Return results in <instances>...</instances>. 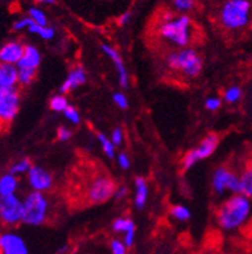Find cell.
Masks as SVG:
<instances>
[{
  "instance_id": "obj_5",
  "label": "cell",
  "mask_w": 252,
  "mask_h": 254,
  "mask_svg": "<svg viewBox=\"0 0 252 254\" xmlns=\"http://www.w3.org/2000/svg\"><path fill=\"white\" fill-rule=\"evenodd\" d=\"M50 209L48 196L43 192L30 191L23 197L22 223L27 226H42L47 222Z\"/></svg>"
},
{
  "instance_id": "obj_15",
  "label": "cell",
  "mask_w": 252,
  "mask_h": 254,
  "mask_svg": "<svg viewBox=\"0 0 252 254\" xmlns=\"http://www.w3.org/2000/svg\"><path fill=\"white\" fill-rule=\"evenodd\" d=\"M42 64V53L36 48L35 45L26 44L25 53H23L21 61L17 64V68L19 71H30L35 72L38 71L39 66Z\"/></svg>"
},
{
  "instance_id": "obj_7",
  "label": "cell",
  "mask_w": 252,
  "mask_h": 254,
  "mask_svg": "<svg viewBox=\"0 0 252 254\" xmlns=\"http://www.w3.org/2000/svg\"><path fill=\"white\" fill-rule=\"evenodd\" d=\"M116 187L115 181L108 176H97L86 189V201L93 205L107 203L115 195Z\"/></svg>"
},
{
  "instance_id": "obj_39",
  "label": "cell",
  "mask_w": 252,
  "mask_h": 254,
  "mask_svg": "<svg viewBox=\"0 0 252 254\" xmlns=\"http://www.w3.org/2000/svg\"><path fill=\"white\" fill-rule=\"evenodd\" d=\"M131 17H133V13L131 12H124L121 16L117 18V23L120 26H126L131 21Z\"/></svg>"
},
{
  "instance_id": "obj_31",
  "label": "cell",
  "mask_w": 252,
  "mask_h": 254,
  "mask_svg": "<svg viewBox=\"0 0 252 254\" xmlns=\"http://www.w3.org/2000/svg\"><path fill=\"white\" fill-rule=\"evenodd\" d=\"M128 247L125 245L124 240L120 239H112L109 243V251L111 254H128Z\"/></svg>"
},
{
  "instance_id": "obj_41",
  "label": "cell",
  "mask_w": 252,
  "mask_h": 254,
  "mask_svg": "<svg viewBox=\"0 0 252 254\" xmlns=\"http://www.w3.org/2000/svg\"><path fill=\"white\" fill-rule=\"evenodd\" d=\"M34 1L39 4H47V5H51L55 3V0H34Z\"/></svg>"
},
{
  "instance_id": "obj_10",
  "label": "cell",
  "mask_w": 252,
  "mask_h": 254,
  "mask_svg": "<svg viewBox=\"0 0 252 254\" xmlns=\"http://www.w3.org/2000/svg\"><path fill=\"white\" fill-rule=\"evenodd\" d=\"M21 107V92L18 88L0 89V122L5 127L14 122Z\"/></svg>"
},
{
  "instance_id": "obj_44",
  "label": "cell",
  "mask_w": 252,
  "mask_h": 254,
  "mask_svg": "<svg viewBox=\"0 0 252 254\" xmlns=\"http://www.w3.org/2000/svg\"><path fill=\"white\" fill-rule=\"evenodd\" d=\"M0 254H1V253H0Z\"/></svg>"
},
{
  "instance_id": "obj_18",
  "label": "cell",
  "mask_w": 252,
  "mask_h": 254,
  "mask_svg": "<svg viewBox=\"0 0 252 254\" xmlns=\"http://www.w3.org/2000/svg\"><path fill=\"white\" fill-rule=\"evenodd\" d=\"M148 195H150V187H148L147 181L143 177H137L134 182V205L137 209H144V206L148 201Z\"/></svg>"
},
{
  "instance_id": "obj_6",
  "label": "cell",
  "mask_w": 252,
  "mask_h": 254,
  "mask_svg": "<svg viewBox=\"0 0 252 254\" xmlns=\"http://www.w3.org/2000/svg\"><path fill=\"white\" fill-rule=\"evenodd\" d=\"M220 143V137L215 133H210L202 139L195 148L189 150L182 159V167L184 171H189L197 163L210 158L216 151L217 146Z\"/></svg>"
},
{
  "instance_id": "obj_2",
  "label": "cell",
  "mask_w": 252,
  "mask_h": 254,
  "mask_svg": "<svg viewBox=\"0 0 252 254\" xmlns=\"http://www.w3.org/2000/svg\"><path fill=\"white\" fill-rule=\"evenodd\" d=\"M252 216V201L242 193H233L224 200L216 210V223L223 231H237Z\"/></svg>"
},
{
  "instance_id": "obj_1",
  "label": "cell",
  "mask_w": 252,
  "mask_h": 254,
  "mask_svg": "<svg viewBox=\"0 0 252 254\" xmlns=\"http://www.w3.org/2000/svg\"><path fill=\"white\" fill-rule=\"evenodd\" d=\"M157 36L175 49L188 48L195 36V23L188 14L163 12L157 23Z\"/></svg>"
},
{
  "instance_id": "obj_36",
  "label": "cell",
  "mask_w": 252,
  "mask_h": 254,
  "mask_svg": "<svg viewBox=\"0 0 252 254\" xmlns=\"http://www.w3.org/2000/svg\"><path fill=\"white\" fill-rule=\"evenodd\" d=\"M72 137V130L67 127H63L61 126L59 128L57 129V139L61 142H66L68 139H71Z\"/></svg>"
},
{
  "instance_id": "obj_43",
  "label": "cell",
  "mask_w": 252,
  "mask_h": 254,
  "mask_svg": "<svg viewBox=\"0 0 252 254\" xmlns=\"http://www.w3.org/2000/svg\"><path fill=\"white\" fill-rule=\"evenodd\" d=\"M223 1H228V0H223Z\"/></svg>"
},
{
  "instance_id": "obj_8",
  "label": "cell",
  "mask_w": 252,
  "mask_h": 254,
  "mask_svg": "<svg viewBox=\"0 0 252 254\" xmlns=\"http://www.w3.org/2000/svg\"><path fill=\"white\" fill-rule=\"evenodd\" d=\"M23 199L18 195L0 196V225L4 227H16L22 223Z\"/></svg>"
},
{
  "instance_id": "obj_34",
  "label": "cell",
  "mask_w": 252,
  "mask_h": 254,
  "mask_svg": "<svg viewBox=\"0 0 252 254\" xmlns=\"http://www.w3.org/2000/svg\"><path fill=\"white\" fill-rule=\"evenodd\" d=\"M109 138H111L112 143L116 146V147H120V146L124 143V138H125V134H124V130H122L120 127H116L111 132V135H109Z\"/></svg>"
},
{
  "instance_id": "obj_14",
  "label": "cell",
  "mask_w": 252,
  "mask_h": 254,
  "mask_svg": "<svg viewBox=\"0 0 252 254\" xmlns=\"http://www.w3.org/2000/svg\"><path fill=\"white\" fill-rule=\"evenodd\" d=\"M25 47L26 44H23L19 40L5 42L4 44L0 45V62L17 66V64L21 61V58L25 53Z\"/></svg>"
},
{
  "instance_id": "obj_21",
  "label": "cell",
  "mask_w": 252,
  "mask_h": 254,
  "mask_svg": "<svg viewBox=\"0 0 252 254\" xmlns=\"http://www.w3.org/2000/svg\"><path fill=\"white\" fill-rule=\"evenodd\" d=\"M112 230L116 234H128L130 231H135V223L134 221L129 217H117V218L112 222Z\"/></svg>"
},
{
  "instance_id": "obj_33",
  "label": "cell",
  "mask_w": 252,
  "mask_h": 254,
  "mask_svg": "<svg viewBox=\"0 0 252 254\" xmlns=\"http://www.w3.org/2000/svg\"><path fill=\"white\" fill-rule=\"evenodd\" d=\"M32 25H34V21L29 16L21 17L17 21H14V23H13V30L14 31H25V30L29 31V29Z\"/></svg>"
},
{
  "instance_id": "obj_3",
  "label": "cell",
  "mask_w": 252,
  "mask_h": 254,
  "mask_svg": "<svg viewBox=\"0 0 252 254\" xmlns=\"http://www.w3.org/2000/svg\"><path fill=\"white\" fill-rule=\"evenodd\" d=\"M217 21L225 31L246 30L252 23V0L223 1L217 10Z\"/></svg>"
},
{
  "instance_id": "obj_38",
  "label": "cell",
  "mask_w": 252,
  "mask_h": 254,
  "mask_svg": "<svg viewBox=\"0 0 252 254\" xmlns=\"http://www.w3.org/2000/svg\"><path fill=\"white\" fill-rule=\"evenodd\" d=\"M117 164L124 171L130 168V158H129V155L126 152H120L117 155Z\"/></svg>"
},
{
  "instance_id": "obj_22",
  "label": "cell",
  "mask_w": 252,
  "mask_h": 254,
  "mask_svg": "<svg viewBox=\"0 0 252 254\" xmlns=\"http://www.w3.org/2000/svg\"><path fill=\"white\" fill-rule=\"evenodd\" d=\"M243 97V89L240 87V85H230L227 89L224 90L223 93V101L227 102L228 105H237L242 100Z\"/></svg>"
},
{
  "instance_id": "obj_30",
  "label": "cell",
  "mask_w": 252,
  "mask_h": 254,
  "mask_svg": "<svg viewBox=\"0 0 252 254\" xmlns=\"http://www.w3.org/2000/svg\"><path fill=\"white\" fill-rule=\"evenodd\" d=\"M63 116L67 119V122H70L71 124H74V126H79L81 122V116L80 113H79V110L75 106H72V105H70V106L66 109V111L63 113Z\"/></svg>"
},
{
  "instance_id": "obj_20",
  "label": "cell",
  "mask_w": 252,
  "mask_h": 254,
  "mask_svg": "<svg viewBox=\"0 0 252 254\" xmlns=\"http://www.w3.org/2000/svg\"><path fill=\"white\" fill-rule=\"evenodd\" d=\"M240 193L252 200V163L240 173Z\"/></svg>"
},
{
  "instance_id": "obj_17",
  "label": "cell",
  "mask_w": 252,
  "mask_h": 254,
  "mask_svg": "<svg viewBox=\"0 0 252 254\" xmlns=\"http://www.w3.org/2000/svg\"><path fill=\"white\" fill-rule=\"evenodd\" d=\"M18 85V68L14 64L0 62V89L16 88Z\"/></svg>"
},
{
  "instance_id": "obj_25",
  "label": "cell",
  "mask_w": 252,
  "mask_h": 254,
  "mask_svg": "<svg viewBox=\"0 0 252 254\" xmlns=\"http://www.w3.org/2000/svg\"><path fill=\"white\" fill-rule=\"evenodd\" d=\"M68 106H70V103H68L67 97L61 93L54 94V96L50 98V101H49V107H50L51 111H54V113L63 114Z\"/></svg>"
},
{
  "instance_id": "obj_9",
  "label": "cell",
  "mask_w": 252,
  "mask_h": 254,
  "mask_svg": "<svg viewBox=\"0 0 252 254\" xmlns=\"http://www.w3.org/2000/svg\"><path fill=\"white\" fill-rule=\"evenodd\" d=\"M211 186L216 195H224L227 192L232 195L240 193V173L225 165H220L212 173Z\"/></svg>"
},
{
  "instance_id": "obj_26",
  "label": "cell",
  "mask_w": 252,
  "mask_h": 254,
  "mask_svg": "<svg viewBox=\"0 0 252 254\" xmlns=\"http://www.w3.org/2000/svg\"><path fill=\"white\" fill-rule=\"evenodd\" d=\"M97 138H98L99 143H101V147H102L103 152L107 158L113 159L116 156V146L112 143L111 138L107 137L103 133H97Z\"/></svg>"
},
{
  "instance_id": "obj_42",
  "label": "cell",
  "mask_w": 252,
  "mask_h": 254,
  "mask_svg": "<svg viewBox=\"0 0 252 254\" xmlns=\"http://www.w3.org/2000/svg\"><path fill=\"white\" fill-rule=\"evenodd\" d=\"M3 129H4V126H3V124H1V122H0V132H1Z\"/></svg>"
},
{
  "instance_id": "obj_24",
  "label": "cell",
  "mask_w": 252,
  "mask_h": 254,
  "mask_svg": "<svg viewBox=\"0 0 252 254\" xmlns=\"http://www.w3.org/2000/svg\"><path fill=\"white\" fill-rule=\"evenodd\" d=\"M30 34H34V35L39 36L43 40H51V39L55 36V30L51 27V26H40V25H34L29 29Z\"/></svg>"
},
{
  "instance_id": "obj_16",
  "label": "cell",
  "mask_w": 252,
  "mask_h": 254,
  "mask_svg": "<svg viewBox=\"0 0 252 254\" xmlns=\"http://www.w3.org/2000/svg\"><path fill=\"white\" fill-rule=\"evenodd\" d=\"M86 72L81 66H77V67H74L67 74V77L64 79L63 83L61 84L59 87V93L61 94H68L72 90L80 88L81 85L86 83Z\"/></svg>"
},
{
  "instance_id": "obj_28",
  "label": "cell",
  "mask_w": 252,
  "mask_h": 254,
  "mask_svg": "<svg viewBox=\"0 0 252 254\" xmlns=\"http://www.w3.org/2000/svg\"><path fill=\"white\" fill-rule=\"evenodd\" d=\"M170 214H171L172 218L179 221V222H187L192 217V213L189 210V208H187L185 205H180V204L171 206Z\"/></svg>"
},
{
  "instance_id": "obj_13",
  "label": "cell",
  "mask_w": 252,
  "mask_h": 254,
  "mask_svg": "<svg viewBox=\"0 0 252 254\" xmlns=\"http://www.w3.org/2000/svg\"><path fill=\"white\" fill-rule=\"evenodd\" d=\"M101 49H102V52L104 53V56H107V58H108L109 61L113 64V66H115L120 87L128 88L129 72L128 68H126V66H125L124 64V60H122L121 55H120V52H118L115 47H112L111 44H107V43H102V44H101Z\"/></svg>"
},
{
  "instance_id": "obj_40",
  "label": "cell",
  "mask_w": 252,
  "mask_h": 254,
  "mask_svg": "<svg viewBox=\"0 0 252 254\" xmlns=\"http://www.w3.org/2000/svg\"><path fill=\"white\" fill-rule=\"evenodd\" d=\"M122 240H124L125 245H126L128 248H131L135 243V231H130L128 232V234H125Z\"/></svg>"
},
{
  "instance_id": "obj_11",
  "label": "cell",
  "mask_w": 252,
  "mask_h": 254,
  "mask_svg": "<svg viewBox=\"0 0 252 254\" xmlns=\"http://www.w3.org/2000/svg\"><path fill=\"white\" fill-rule=\"evenodd\" d=\"M26 180L31 191L43 193L48 192L54 184V178L50 172L40 165H32L29 173L26 174Z\"/></svg>"
},
{
  "instance_id": "obj_27",
  "label": "cell",
  "mask_w": 252,
  "mask_h": 254,
  "mask_svg": "<svg viewBox=\"0 0 252 254\" xmlns=\"http://www.w3.org/2000/svg\"><path fill=\"white\" fill-rule=\"evenodd\" d=\"M171 5L174 12L178 14H188L189 12L195 10L196 0H171Z\"/></svg>"
},
{
  "instance_id": "obj_37",
  "label": "cell",
  "mask_w": 252,
  "mask_h": 254,
  "mask_svg": "<svg viewBox=\"0 0 252 254\" xmlns=\"http://www.w3.org/2000/svg\"><path fill=\"white\" fill-rule=\"evenodd\" d=\"M129 193V189L125 185H120V186L116 187L115 195H113V199L117 200V201H122L128 197Z\"/></svg>"
},
{
  "instance_id": "obj_23",
  "label": "cell",
  "mask_w": 252,
  "mask_h": 254,
  "mask_svg": "<svg viewBox=\"0 0 252 254\" xmlns=\"http://www.w3.org/2000/svg\"><path fill=\"white\" fill-rule=\"evenodd\" d=\"M32 163L29 158H21L18 160H16L9 167V171L12 174L19 177V176H23V174H27L30 172V169L32 168Z\"/></svg>"
},
{
  "instance_id": "obj_35",
  "label": "cell",
  "mask_w": 252,
  "mask_h": 254,
  "mask_svg": "<svg viewBox=\"0 0 252 254\" xmlns=\"http://www.w3.org/2000/svg\"><path fill=\"white\" fill-rule=\"evenodd\" d=\"M112 100H113V103H115L118 109L126 110L129 107L128 97L125 96L124 93H121V92H116V93H113V96H112Z\"/></svg>"
},
{
  "instance_id": "obj_19",
  "label": "cell",
  "mask_w": 252,
  "mask_h": 254,
  "mask_svg": "<svg viewBox=\"0 0 252 254\" xmlns=\"http://www.w3.org/2000/svg\"><path fill=\"white\" fill-rule=\"evenodd\" d=\"M19 189V180L10 172L0 174V196L16 195Z\"/></svg>"
},
{
  "instance_id": "obj_29",
  "label": "cell",
  "mask_w": 252,
  "mask_h": 254,
  "mask_svg": "<svg viewBox=\"0 0 252 254\" xmlns=\"http://www.w3.org/2000/svg\"><path fill=\"white\" fill-rule=\"evenodd\" d=\"M27 14H29L30 18L36 25L48 26V17H47V14H45V12L42 8H39V6H30Z\"/></svg>"
},
{
  "instance_id": "obj_12",
  "label": "cell",
  "mask_w": 252,
  "mask_h": 254,
  "mask_svg": "<svg viewBox=\"0 0 252 254\" xmlns=\"http://www.w3.org/2000/svg\"><path fill=\"white\" fill-rule=\"evenodd\" d=\"M0 253L30 254L25 239L14 231L0 232Z\"/></svg>"
},
{
  "instance_id": "obj_32",
  "label": "cell",
  "mask_w": 252,
  "mask_h": 254,
  "mask_svg": "<svg viewBox=\"0 0 252 254\" xmlns=\"http://www.w3.org/2000/svg\"><path fill=\"white\" fill-rule=\"evenodd\" d=\"M221 105H223V98L217 96L207 97L206 101H204V107H206V110L211 111V113H215L217 110H220Z\"/></svg>"
},
{
  "instance_id": "obj_4",
  "label": "cell",
  "mask_w": 252,
  "mask_h": 254,
  "mask_svg": "<svg viewBox=\"0 0 252 254\" xmlns=\"http://www.w3.org/2000/svg\"><path fill=\"white\" fill-rule=\"evenodd\" d=\"M165 64L170 71L188 79H196L202 74L203 70L202 56L191 47L169 52L165 57Z\"/></svg>"
}]
</instances>
